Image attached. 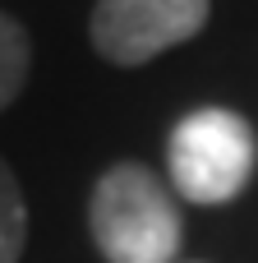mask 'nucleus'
I'll use <instances>...</instances> for the list:
<instances>
[{
	"mask_svg": "<svg viewBox=\"0 0 258 263\" xmlns=\"http://www.w3.org/2000/svg\"><path fill=\"white\" fill-rule=\"evenodd\" d=\"M88 231L106 263H175L185 245L175 194L138 162H120L92 185Z\"/></svg>",
	"mask_w": 258,
	"mask_h": 263,
	"instance_id": "1",
	"label": "nucleus"
},
{
	"mask_svg": "<svg viewBox=\"0 0 258 263\" xmlns=\"http://www.w3.org/2000/svg\"><path fill=\"white\" fill-rule=\"evenodd\" d=\"M258 166V134L240 111L199 106L175 120L166 139V171L189 203H231L245 194Z\"/></svg>",
	"mask_w": 258,
	"mask_h": 263,
	"instance_id": "2",
	"label": "nucleus"
},
{
	"mask_svg": "<svg viewBox=\"0 0 258 263\" xmlns=\"http://www.w3.org/2000/svg\"><path fill=\"white\" fill-rule=\"evenodd\" d=\"M208 9V0H97L88 28L102 60L148 65L152 55L199 37Z\"/></svg>",
	"mask_w": 258,
	"mask_h": 263,
	"instance_id": "3",
	"label": "nucleus"
},
{
	"mask_svg": "<svg viewBox=\"0 0 258 263\" xmlns=\"http://www.w3.org/2000/svg\"><path fill=\"white\" fill-rule=\"evenodd\" d=\"M28 69H32V42H28V28H23L18 18L0 14V111L23 92Z\"/></svg>",
	"mask_w": 258,
	"mask_h": 263,
	"instance_id": "4",
	"label": "nucleus"
},
{
	"mask_svg": "<svg viewBox=\"0 0 258 263\" xmlns=\"http://www.w3.org/2000/svg\"><path fill=\"white\" fill-rule=\"evenodd\" d=\"M23 245H28V203L9 162L0 157V263H18Z\"/></svg>",
	"mask_w": 258,
	"mask_h": 263,
	"instance_id": "5",
	"label": "nucleus"
}]
</instances>
